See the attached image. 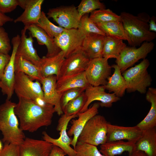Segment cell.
I'll return each mask as SVG.
<instances>
[{
  "label": "cell",
  "mask_w": 156,
  "mask_h": 156,
  "mask_svg": "<svg viewBox=\"0 0 156 156\" xmlns=\"http://www.w3.org/2000/svg\"><path fill=\"white\" fill-rule=\"evenodd\" d=\"M84 93L87 101L80 112L86 111L90 104L94 101H100V106L102 107H109L112 106L113 103L120 99L114 93L106 92L103 86H95L90 85L86 88Z\"/></svg>",
  "instance_id": "cell-14"
},
{
  "label": "cell",
  "mask_w": 156,
  "mask_h": 156,
  "mask_svg": "<svg viewBox=\"0 0 156 156\" xmlns=\"http://www.w3.org/2000/svg\"><path fill=\"white\" fill-rule=\"evenodd\" d=\"M89 17L94 23L121 21L120 15L116 14L109 9L95 10L91 13Z\"/></svg>",
  "instance_id": "cell-32"
},
{
  "label": "cell",
  "mask_w": 156,
  "mask_h": 156,
  "mask_svg": "<svg viewBox=\"0 0 156 156\" xmlns=\"http://www.w3.org/2000/svg\"><path fill=\"white\" fill-rule=\"evenodd\" d=\"M146 98L151 103L148 114L136 125L142 131L156 127V89L150 87L146 92Z\"/></svg>",
  "instance_id": "cell-27"
},
{
  "label": "cell",
  "mask_w": 156,
  "mask_h": 156,
  "mask_svg": "<svg viewBox=\"0 0 156 156\" xmlns=\"http://www.w3.org/2000/svg\"><path fill=\"white\" fill-rule=\"evenodd\" d=\"M18 5V0H0V12L4 14L10 12Z\"/></svg>",
  "instance_id": "cell-41"
},
{
  "label": "cell",
  "mask_w": 156,
  "mask_h": 156,
  "mask_svg": "<svg viewBox=\"0 0 156 156\" xmlns=\"http://www.w3.org/2000/svg\"><path fill=\"white\" fill-rule=\"evenodd\" d=\"M142 133V131L136 125L127 127L113 125L108 123L106 142L125 140L135 143Z\"/></svg>",
  "instance_id": "cell-16"
},
{
  "label": "cell",
  "mask_w": 156,
  "mask_h": 156,
  "mask_svg": "<svg viewBox=\"0 0 156 156\" xmlns=\"http://www.w3.org/2000/svg\"><path fill=\"white\" fill-rule=\"evenodd\" d=\"M111 66L114 69V73L109 77L106 84L103 86L105 90H108L109 92H113L119 98L122 97L127 88L125 80L117 65L114 64Z\"/></svg>",
  "instance_id": "cell-25"
},
{
  "label": "cell",
  "mask_w": 156,
  "mask_h": 156,
  "mask_svg": "<svg viewBox=\"0 0 156 156\" xmlns=\"http://www.w3.org/2000/svg\"><path fill=\"white\" fill-rule=\"evenodd\" d=\"M0 156H20L19 146L11 144L5 143Z\"/></svg>",
  "instance_id": "cell-40"
},
{
  "label": "cell",
  "mask_w": 156,
  "mask_h": 156,
  "mask_svg": "<svg viewBox=\"0 0 156 156\" xmlns=\"http://www.w3.org/2000/svg\"><path fill=\"white\" fill-rule=\"evenodd\" d=\"M154 44L152 41L144 42L138 48L127 46L121 51L115 61L122 73L141 59H145L153 49Z\"/></svg>",
  "instance_id": "cell-6"
},
{
  "label": "cell",
  "mask_w": 156,
  "mask_h": 156,
  "mask_svg": "<svg viewBox=\"0 0 156 156\" xmlns=\"http://www.w3.org/2000/svg\"><path fill=\"white\" fill-rule=\"evenodd\" d=\"M90 85L84 72L58 79L56 82V88L59 92L62 93L71 89L77 88H86Z\"/></svg>",
  "instance_id": "cell-28"
},
{
  "label": "cell",
  "mask_w": 156,
  "mask_h": 156,
  "mask_svg": "<svg viewBox=\"0 0 156 156\" xmlns=\"http://www.w3.org/2000/svg\"><path fill=\"white\" fill-rule=\"evenodd\" d=\"M108 122L103 116L96 115L87 122L77 142L97 146L106 142Z\"/></svg>",
  "instance_id": "cell-5"
},
{
  "label": "cell",
  "mask_w": 156,
  "mask_h": 156,
  "mask_svg": "<svg viewBox=\"0 0 156 156\" xmlns=\"http://www.w3.org/2000/svg\"><path fill=\"white\" fill-rule=\"evenodd\" d=\"M99 103L93 104L86 111L77 114V119H73L70 128L67 132L69 137L73 135L70 145L75 149L78 138L88 121L94 116L97 114L100 107Z\"/></svg>",
  "instance_id": "cell-18"
},
{
  "label": "cell",
  "mask_w": 156,
  "mask_h": 156,
  "mask_svg": "<svg viewBox=\"0 0 156 156\" xmlns=\"http://www.w3.org/2000/svg\"><path fill=\"white\" fill-rule=\"evenodd\" d=\"M14 112L19 121V127L23 131L34 132L40 128L50 125L55 111L53 106L48 104L42 107L33 101L18 98Z\"/></svg>",
  "instance_id": "cell-1"
},
{
  "label": "cell",
  "mask_w": 156,
  "mask_h": 156,
  "mask_svg": "<svg viewBox=\"0 0 156 156\" xmlns=\"http://www.w3.org/2000/svg\"><path fill=\"white\" fill-rule=\"evenodd\" d=\"M90 60L81 50L71 54L65 59L57 80L84 72Z\"/></svg>",
  "instance_id": "cell-13"
},
{
  "label": "cell",
  "mask_w": 156,
  "mask_h": 156,
  "mask_svg": "<svg viewBox=\"0 0 156 156\" xmlns=\"http://www.w3.org/2000/svg\"><path fill=\"white\" fill-rule=\"evenodd\" d=\"M14 92L18 98L29 99L33 101L38 98L44 99L40 83L38 81H34L23 73H15Z\"/></svg>",
  "instance_id": "cell-8"
},
{
  "label": "cell",
  "mask_w": 156,
  "mask_h": 156,
  "mask_svg": "<svg viewBox=\"0 0 156 156\" xmlns=\"http://www.w3.org/2000/svg\"><path fill=\"white\" fill-rule=\"evenodd\" d=\"M66 155V153L61 148L54 145L49 156H65Z\"/></svg>",
  "instance_id": "cell-43"
},
{
  "label": "cell",
  "mask_w": 156,
  "mask_h": 156,
  "mask_svg": "<svg viewBox=\"0 0 156 156\" xmlns=\"http://www.w3.org/2000/svg\"><path fill=\"white\" fill-rule=\"evenodd\" d=\"M27 28L25 26L21 31L20 43L18 47L16 56L21 57L39 68L41 58L38 55L33 46V38L29 34L27 37L26 34Z\"/></svg>",
  "instance_id": "cell-20"
},
{
  "label": "cell",
  "mask_w": 156,
  "mask_h": 156,
  "mask_svg": "<svg viewBox=\"0 0 156 156\" xmlns=\"http://www.w3.org/2000/svg\"><path fill=\"white\" fill-rule=\"evenodd\" d=\"M149 65V60L145 58L139 64L122 73L126 82V90L128 92L137 91L141 94L146 93L147 88L151 86L152 81L147 71Z\"/></svg>",
  "instance_id": "cell-4"
},
{
  "label": "cell",
  "mask_w": 156,
  "mask_h": 156,
  "mask_svg": "<svg viewBox=\"0 0 156 156\" xmlns=\"http://www.w3.org/2000/svg\"><path fill=\"white\" fill-rule=\"evenodd\" d=\"M108 60L103 57L90 60L84 71L90 85L96 86L106 84L112 68Z\"/></svg>",
  "instance_id": "cell-7"
},
{
  "label": "cell",
  "mask_w": 156,
  "mask_h": 156,
  "mask_svg": "<svg viewBox=\"0 0 156 156\" xmlns=\"http://www.w3.org/2000/svg\"><path fill=\"white\" fill-rule=\"evenodd\" d=\"M33 38H35L40 45H45L47 49L46 57L54 56L61 50L55 42L54 38L50 37L42 29L36 24L26 26Z\"/></svg>",
  "instance_id": "cell-22"
},
{
  "label": "cell",
  "mask_w": 156,
  "mask_h": 156,
  "mask_svg": "<svg viewBox=\"0 0 156 156\" xmlns=\"http://www.w3.org/2000/svg\"><path fill=\"white\" fill-rule=\"evenodd\" d=\"M86 88H77L71 89L64 92L60 100V105L63 110L68 103L79 96L84 92Z\"/></svg>",
  "instance_id": "cell-38"
},
{
  "label": "cell",
  "mask_w": 156,
  "mask_h": 156,
  "mask_svg": "<svg viewBox=\"0 0 156 156\" xmlns=\"http://www.w3.org/2000/svg\"><path fill=\"white\" fill-rule=\"evenodd\" d=\"M128 156H148L144 152L140 151L135 150L132 153L129 154Z\"/></svg>",
  "instance_id": "cell-46"
},
{
  "label": "cell",
  "mask_w": 156,
  "mask_h": 156,
  "mask_svg": "<svg viewBox=\"0 0 156 156\" xmlns=\"http://www.w3.org/2000/svg\"><path fill=\"white\" fill-rule=\"evenodd\" d=\"M149 30L153 32H156V23L155 17L154 16L150 17L148 21Z\"/></svg>",
  "instance_id": "cell-45"
},
{
  "label": "cell",
  "mask_w": 156,
  "mask_h": 156,
  "mask_svg": "<svg viewBox=\"0 0 156 156\" xmlns=\"http://www.w3.org/2000/svg\"><path fill=\"white\" fill-rule=\"evenodd\" d=\"M16 103L10 100L0 105V130L3 135L5 143L18 145L22 144L26 137L20 128L14 109Z\"/></svg>",
  "instance_id": "cell-3"
},
{
  "label": "cell",
  "mask_w": 156,
  "mask_h": 156,
  "mask_svg": "<svg viewBox=\"0 0 156 156\" xmlns=\"http://www.w3.org/2000/svg\"><path fill=\"white\" fill-rule=\"evenodd\" d=\"M87 101L84 92L79 96L69 102L63 110L64 114L71 116L80 112Z\"/></svg>",
  "instance_id": "cell-34"
},
{
  "label": "cell",
  "mask_w": 156,
  "mask_h": 156,
  "mask_svg": "<svg viewBox=\"0 0 156 156\" xmlns=\"http://www.w3.org/2000/svg\"><path fill=\"white\" fill-rule=\"evenodd\" d=\"M65 59L64 53L62 51L53 57H43L39 67L42 77H45L55 75L57 79Z\"/></svg>",
  "instance_id": "cell-23"
},
{
  "label": "cell",
  "mask_w": 156,
  "mask_h": 156,
  "mask_svg": "<svg viewBox=\"0 0 156 156\" xmlns=\"http://www.w3.org/2000/svg\"><path fill=\"white\" fill-rule=\"evenodd\" d=\"M36 25L53 38L59 36L65 29L62 27L55 25L51 23L43 11H42L40 17Z\"/></svg>",
  "instance_id": "cell-33"
},
{
  "label": "cell",
  "mask_w": 156,
  "mask_h": 156,
  "mask_svg": "<svg viewBox=\"0 0 156 156\" xmlns=\"http://www.w3.org/2000/svg\"><path fill=\"white\" fill-rule=\"evenodd\" d=\"M124 30L129 38L130 46H140L144 42H152L155 39V32L149 29V15L145 12L137 16L122 12L120 15Z\"/></svg>",
  "instance_id": "cell-2"
},
{
  "label": "cell",
  "mask_w": 156,
  "mask_h": 156,
  "mask_svg": "<svg viewBox=\"0 0 156 156\" xmlns=\"http://www.w3.org/2000/svg\"><path fill=\"white\" fill-rule=\"evenodd\" d=\"M48 18H52L59 26L66 29H77L81 17L74 5L60 6L49 9Z\"/></svg>",
  "instance_id": "cell-11"
},
{
  "label": "cell",
  "mask_w": 156,
  "mask_h": 156,
  "mask_svg": "<svg viewBox=\"0 0 156 156\" xmlns=\"http://www.w3.org/2000/svg\"><path fill=\"white\" fill-rule=\"evenodd\" d=\"M135 146V150L143 152L148 156H156V127L142 131Z\"/></svg>",
  "instance_id": "cell-24"
},
{
  "label": "cell",
  "mask_w": 156,
  "mask_h": 156,
  "mask_svg": "<svg viewBox=\"0 0 156 156\" xmlns=\"http://www.w3.org/2000/svg\"><path fill=\"white\" fill-rule=\"evenodd\" d=\"M44 0H18V5L24 10L15 19L14 23H22L25 26L36 24L41 14V8Z\"/></svg>",
  "instance_id": "cell-15"
},
{
  "label": "cell",
  "mask_w": 156,
  "mask_h": 156,
  "mask_svg": "<svg viewBox=\"0 0 156 156\" xmlns=\"http://www.w3.org/2000/svg\"><path fill=\"white\" fill-rule=\"evenodd\" d=\"M3 148V146L2 143L1 141L0 140V152L2 150Z\"/></svg>",
  "instance_id": "cell-47"
},
{
  "label": "cell",
  "mask_w": 156,
  "mask_h": 156,
  "mask_svg": "<svg viewBox=\"0 0 156 156\" xmlns=\"http://www.w3.org/2000/svg\"><path fill=\"white\" fill-rule=\"evenodd\" d=\"M20 36L18 34L13 37L11 42L13 49L9 62L6 66L3 76L0 80V88L7 99L10 100L14 92L15 79L14 62L16 52L20 43Z\"/></svg>",
  "instance_id": "cell-12"
},
{
  "label": "cell",
  "mask_w": 156,
  "mask_h": 156,
  "mask_svg": "<svg viewBox=\"0 0 156 156\" xmlns=\"http://www.w3.org/2000/svg\"><path fill=\"white\" fill-rule=\"evenodd\" d=\"M56 76L51 75L43 77L40 83L44 94V99L47 103L52 105L59 116L64 113L60 105V100L62 93L59 92L56 88Z\"/></svg>",
  "instance_id": "cell-17"
},
{
  "label": "cell",
  "mask_w": 156,
  "mask_h": 156,
  "mask_svg": "<svg viewBox=\"0 0 156 156\" xmlns=\"http://www.w3.org/2000/svg\"><path fill=\"white\" fill-rule=\"evenodd\" d=\"M104 4L99 0H82L77 7V10L81 17L99 9L106 8Z\"/></svg>",
  "instance_id": "cell-35"
},
{
  "label": "cell",
  "mask_w": 156,
  "mask_h": 156,
  "mask_svg": "<svg viewBox=\"0 0 156 156\" xmlns=\"http://www.w3.org/2000/svg\"><path fill=\"white\" fill-rule=\"evenodd\" d=\"M135 143L122 140L106 142L100 145V152L105 156L120 155L125 151L129 154L135 150Z\"/></svg>",
  "instance_id": "cell-26"
},
{
  "label": "cell",
  "mask_w": 156,
  "mask_h": 156,
  "mask_svg": "<svg viewBox=\"0 0 156 156\" xmlns=\"http://www.w3.org/2000/svg\"><path fill=\"white\" fill-rule=\"evenodd\" d=\"M86 35L78 29H66L54 38L56 44L66 58L71 54L81 50Z\"/></svg>",
  "instance_id": "cell-9"
},
{
  "label": "cell",
  "mask_w": 156,
  "mask_h": 156,
  "mask_svg": "<svg viewBox=\"0 0 156 156\" xmlns=\"http://www.w3.org/2000/svg\"><path fill=\"white\" fill-rule=\"evenodd\" d=\"M53 146L43 140L26 138L19 145L20 156H49Z\"/></svg>",
  "instance_id": "cell-19"
},
{
  "label": "cell",
  "mask_w": 156,
  "mask_h": 156,
  "mask_svg": "<svg viewBox=\"0 0 156 156\" xmlns=\"http://www.w3.org/2000/svg\"><path fill=\"white\" fill-rule=\"evenodd\" d=\"M10 56L9 54H0V80L3 74L5 68L9 62Z\"/></svg>",
  "instance_id": "cell-42"
},
{
  "label": "cell",
  "mask_w": 156,
  "mask_h": 156,
  "mask_svg": "<svg viewBox=\"0 0 156 156\" xmlns=\"http://www.w3.org/2000/svg\"><path fill=\"white\" fill-rule=\"evenodd\" d=\"M105 36L94 34L86 35L83 42L81 51L90 60L102 57Z\"/></svg>",
  "instance_id": "cell-21"
},
{
  "label": "cell",
  "mask_w": 156,
  "mask_h": 156,
  "mask_svg": "<svg viewBox=\"0 0 156 156\" xmlns=\"http://www.w3.org/2000/svg\"><path fill=\"white\" fill-rule=\"evenodd\" d=\"M95 23L106 36L126 40L128 43H129V38L124 30L121 21Z\"/></svg>",
  "instance_id": "cell-31"
},
{
  "label": "cell",
  "mask_w": 156,
  "mask_h": 156,
  "mask_svg": "<svg viewBox=\"0 0 156 156\" xmlns=\"http://www.w3.org/2000/svg\"><path fill=\"white\" fill-rule=\"evenodd\" d=\"M78 29L85 35L94 34L106 36L95 24L90 18L88 14H86L81 18Z\"/></svg>",
  "instance_id": "cell-36"
},
{
  "label": "cell",
  "mask_w": 156,
  "mask_h": 156,
  "mask_svg": "<svg viewBox=\"0 0 156 156\" xmlns=\"http://www.w3.org/2000/svg\"><path fill=\"white\" fill-rule=\"evenodd\" d=\"M77 114L67 116L63 114L58 121L57 130L60 131V137L56 139L49 136L45 131L42 133L43 140L57 146L62 149L68 156H76V153L70 146L72 138L68 135L66 130L69 122L72 119L77 117Z\"/></svg>",
  "instance_id": "cell-10"
},
{
  "label": "cell",
  "mask_w": 156,
  "mask_h": 156,
  "mask_svg": "<svg viewBox=\"0 0 156 156\" xmlns=\"http://www.w3.org/2000/svg\"><path fill=\"white\" fill-rule=\"evenodd\" d=\"M15 72H21L27 75L32 81H38L40 83L43 77L39 68L21 57L16 55L14 62Z\"/></svg>",
  "instance_id": "cell-29"
},
{
  "label": "cell",
  "mask_w": 156,
  "mask_h": 156,
  "mask_svg": "<svg viewBox=\"0 0 156 156\" xmlns=\"http://www.w3.org/2000/svg\"><path fill=\"white\" fill-rule=\"evenodd\" d=\"M11 48L8 34L2 26H0V54H9Z\"/></svg>",
  "instance_id": "cell-39"
},
{
  "label": "cell",
  "mask_w": 156,
  "mask_h": 156,
  "mask_svg": "<svg viewBox=\"0 0 156 156\" xmlns=\"http://www.w3.org/2000/svg\"><path fill=\"white\" fill-rule=\"evenodd\" d=\"M14 21L13 18L0 12V26H2L6 23Z\"/></svg>",
  "instance_id": "cell-44"
},
{
  "label": "cell",
  "mask_w": 156,
  "mask_h": 156,
  "mask_svg": "<svg viewBox=\"0 0 156 156\" xmlns=\"http://www.w3.org/2000/svg\"><path fill=\"white\" fill-rule=\"evenodd\" d=\"M126 46L122 40L106 36L103 44V57L107 60L112 58L116 59Z\"/></svg>",
  "instance_id": "cell-30"
},
{
  "label": "cell",
  "mask_w": 156,
  "mask_h": 156,
  "mask_svg": "<svg viewBox=\"0 0 156 156\" xmlns=\"http://www.w3.org/2000/svg\"><path fill=\"white\" fill-rule=\"evenodd\" d=\"M74 150L76 156H105L96 146L86 143L77 142Z\"/></svg>",
  "instance_id": "cell-37"
}]
</instances>
